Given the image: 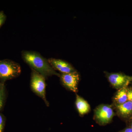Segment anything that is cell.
Masks as SVG:
<instances>
[{
    "instance_id": "cell-10",
    "label": "cell",
    "mask_w": 132,
    "mask_h": 132,
    "mask_svg": "<svg viewBox=\"0 0 132 132\" xmlns=\"http://www.w3.org/2000/svg\"><path fill=\"white\" fill-rule=\"evenodd\" d=\"M127 87L121 88L116 92L113 98L114 105H121L128 101Z\"/></svg>"
},
{
    "instance_id": "cell-3",
    "label": "cell",
    "mask_w": 132,
    "mask_h": 132,
    "mask_svg": "<svg viewBox=\"0 0 132 132\" xmlns=\"http://www.w3.org/2000/svg\"><path fill=\"white\" fill-rule=\"evenodd\" d=\"M44 76L32 69L31 79V87L33 92L40 97L45 102L47 106L49 103L46 97V84Z\"/></svg>"
},
{
    "instance_id": "cell-4",
    "label": "cell",
    "mask_w": 132,
    "mask_h": 132,
    "mask_svg": "<svg viewBox=\"0 0 132 132\" xmlns=\"http://www.w3.org/2000/svg\"><path fill=\"white\" fill-rule=\"evenodd\" d=\"M114 115L113 109L109 105L102 104L95 110V118L100 125H105L110 123Z\"/></svg>"
},
{
    "instance_id": "cell-15",
    "label": "cell",
    "mask_w": 132,
    "mask_h": 132,
    "mask_svg": "<svg viewBox=\"0 0 132 132\" xmlns=\"http://www.w3.org/2000/svg\"><path fill=\"white\" fill-rule=\"evenodd\" d=\"M118 132H132V130L130 127H127L123 129V130H121Z\"/></svg>"
},
{
    "instance_id": "cell-16",
    "label": "cell",
    "mask_w": 132,
    "mask_h": 132,
    "mask_svg": "<svg viewBox=\"0 0 132 132\" xmlns=\"http://www.w3.org/2000/svg\"><path fill=\"white\" fill-rule=\"evenodd\" d=\"M127 127H130L132 130V117L127 120Z\"/></svg>"
},
{
    "instance_id": "cell-14",
    "label": "cell",
    "mask_w": 132,
    "mask_h": 132,
    "mask_svg": "<svg viewBox=\"0 0 132 132\" xmlns=\"http://www.w3.org/2000/svg\"><path fill=\"white\" fill-rule=\"evenodd\" d=\"M4 124L5 121L4 118L3 116L0 114V132H3Z\"/></svg>"
},
{
    "instance_id": "cell-17",
    "label": "cell",
    "mask_w": 132,
    "mask_h": 132,
    "mask_svg": "<svg viewBox=\"0 0 132 132\" xmlns=\"http://www.w3.org/2000/svg\"></svg>"
},
{
    "instance_id": "cell-8",
    "label": "cell",
    "mask_w": 132,
    "mask_h": 132,
    "mask_svg": "<svg viewBox=\"0 0 132 132\" xmlns=\"http://www.w3.org/2000/svg\"><path fill=\"white\" fill-rule=\"evenodd\" d=\"M116 110L118 115L124 119H129L132 117V104L129 101L124 104L115 105Z\"/></svg>"
},
{
    "instance_id": "cell-13",
    "label": "cell",
    "mask_w": 132,
    "mask_h": 132,
    "mask_svg": "<svg viewBox=\"0 0 132 132\" xmlns=\"http://www.w3.org/2000/svg\"><path fill=\"white\" fill-rule=\"evenodd\" d=\"M127 96L128 101L131 102L132 104V88L127 87Z\"/></svg>"
},
{
    "instance_id": "cell-11",
    "label": "cell",
    "mask_w": 132,
    "mask_h": 132,
    "mask_svg": "<svg viewBox=\"0 0 132 132\" xmlns=\"http://www.w3.org/2000/svg\"><path fill=\"white\" fill-rule=\"evenodd\" d=\"M5 98V86L4 82H0V111L4 105Z\"/></svg>"
},
{
    "instance_id": "cell-6",
    "label": "cell",
    "mask_w": 132,
    "mask_h": 132,
    "mask_svg": "<svg viewBox=\"0 0 132 132\" xmlns=\"http://www.w3.org/2000/svg\"><path fill=\"white\" fill-rule=\"evenodd\" d=\"M60 77L62 85L67 89L74 93L78 92L80 77L77 71L70 73H62Z\"/></svg>"
},
{
    "instance_id": "cell-7",
    "label": "cell",
    "mask_w": 132,
    "mask_h": 132,
    "mask_svg": "<svg viewBox=\"0 0 132 132\" xmlns=\"http://www.w3.org/2000/svg\"><path fill=\"white\" fill-rule=\"evenodd\" d=\"M48 61L55 70H58L62 73H70L76 71L71 64L60 59L51 58Z\"/></svg>"
},
{
    "instance_id": "cell-12",
    "label": "cell",
    "mask_w": 132,
    "mask_h": 132,
    "mask_svg": "<svg viewBox=\"0 0 132 132\" xmlns=\"http://www.w3.org/2000/svg\"><path fill=\"white\" fill-rule=\"evenodd\" d=\"M6 19V16L3 11L0 12V28L5 23Z\"/></svg>"
},
{
    "instance_id": "cell-5",
    "label": "cell",
    "mask_w": 132,
    "mask_h": 132,
    "mask_svg": "<svg viewBox=\"0 0 132 132\" xmlns=\"http://www.w3.org/2000/svg\"><path fill=\"white\" fill-rule=\"evenodd\" d=\"M106 76L111 85L114 88L118 90L128 87V85L132 82V76L126 75L121 73H106Z\"/></svg>"
},
{
    "instance_id": "cell-2",
    "label": "cell",
    "mask_w": 132,
    "mask_h": 132,
    "mask_svg": "<svg viewBox=\"0 0 132 132\" xmlns=\"http://www.w3.org/2000/svg\"><path fill=\"white\" fill-rule=\"evenodd\" d=\"M21 73V68L18 63L9 60H0V80L6 81L18 77Z\"/></svg>"
},
{
    "instance_id": "cell-9",
    "label": "cell",
    "mask_w": 132,
    "mask_h": 132,
    "mask_svg": "<svg viewBox=\"0 0 132 132\" xmlns=\"http://www.w3.org/2000/svg\"><path fill=\"white\" fill-rule=\"evenodd\" d=\"M76 105L80 115H84L88 113L90 110V105L87 102L77 94L76 96Z\"/></svg>"
},
{
    "instance_id": "cell-1",
    "label": "cell",
    "mask_w": 132,
    "mask_h": 132,
    "mask_svg": "<svg viewBox=\"0 0 132 132\" xmlns=\"http://www.w3.org/2000/svg\"><path fill=\"white\" fill-rule=\"evenodd\" d=\"M21 55L24 61L32 70L38 72L45 78L53 75L60 77V74L52 68L48 60L39 53L33 51H23Z\"/></svg>"
}]
</instances>
